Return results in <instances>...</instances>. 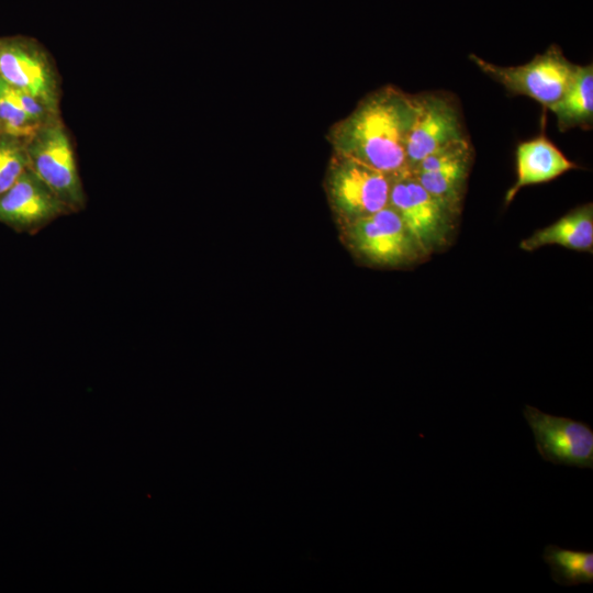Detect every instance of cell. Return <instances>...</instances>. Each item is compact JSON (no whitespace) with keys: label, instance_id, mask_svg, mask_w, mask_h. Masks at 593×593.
Instances as JSON below:
<instances>
[{"label":"cell","instance_id":"1","mask_svg":"<svg viewBox=\"0 0 593 593\" xmlns=\"http://www.w3.org/2000/svg\"><path fill=\"white\" fill-rule=\"evenodd\" d=\"M415 112V96L385 86L334 124L328 139L335 154L395 177L407 171L406 141Z\"/></svg>","mask_w":593,"mask_h":593},{"label":"cell","instance_id":"10","mask_svg":"<svg viewBox=\"0 0 593 593\" xmlns=\"http://www.w3.org/2000/svg\"><path fill=\"white\" fill-rule=\"evenodd\" d=\"M66 213L64 203L29 167L0 194V222L18 231L37 230Z\"/></svg>","mask_w":593,"mask_h":593},{"label":"cell","instance_id":"12","mask_svg":"<svg viewBox=\"0 0 593 593\" xmlns=\"http://www.w3.org/2000/svg\"><path fill=\"white\" fill-rule=\"evenodd\" d=\"M559 245L577 251L593 250V205L573 209L555 223L535 231L519 243V248L533 251L544 246Z\"/></svg>","mask_w":593,"mask_h":593},{"label":"cell","instance_id":"3","mask_svg":"<svg viewBox=\"0 0 593 593\" xmlns=\"http://www.w3.org/2000/svg\"><path fill=\"white\" fill-rule=\"evenodd\" d=\"M340 231L349 250L369 265L398 268L426 257L389 204L372 215L340 225Z\"/></svg>","mask_w":593,"mask_h":593},{"label":"cell","instance_id":"2","mask_svg":"<svg viewBox=\"0 0 593 593\" xmlns=\"http://www.w3.org/2000/svg\"><path fill=\"white\" fill-rule=\"evenodd\" d=\"M29 168L53 191L69 212L83 209L86 197L74 147L59 115L40 125L25 139Z\"/></svg>","mask_w":593,"mask_h":593},{"label":"cell","instance_id":"16","mask_svg":"<svg viewBox=\"0 0 593 593\" xmlns=\"http://www.w3.org/2000/svg\"><path fill=\"white\" fill-rule=\"evenodd\" d=\"M38 126L21 107L14 88L0 77V132L26 139Z\"/></svg>","mask_w":593,"mask_h":593},{"label":"cell","instance_id":"14","mask_svg":"<svg viewBox=\"0 0 593 593\" xmlns=\"http://www.w3.org/2000/svg\"><path fill=\"white\" fill-rule=\"evenodd\" d=\"M472 156L468 155L430 171L412 174L418 183L452 213L459 214Z\"/></svg>","mask_w":593,"mask_h":593},{"label":"cell","instance_id":"4","mask_svg":"<svg viewBox=\"0 0 593 593\" xmlns=\"http://www.w3.org/2000/svg\"><path fill=\"white\" fill-rule=\"evenodd\" d=\"M393 177L353 158L333 154L325 189L340 225L369 216L389 204Z\"/></svg>","mask_w":593,"mask_h":593},{"label":"cell","instance_id":"15","mask_svg":"<svg viewBox=\"0 0 593 593\" xmlns=\"http://www.w3.org/2000/svg\"><path fill=\"white\" fill-rule=\"evenodd\" d=\"M552 580L563 586L593 583V551L547 545L542 553Z\"/></svg>","mask_w":593,"mask_h":593},{"label":"cell","instance_id":"18","mask_svg":"<svg viewBox=\"0 0 593 593\" xmlns=\"http://www.w3.org/2000/svg\"><path fill=\"white\" fill-rule=\"evenodd\" d=\"M1 133V132H0Z\"/></svg>","mask_w":593,"mask_h":593},{"label":"cell","instance_id":"13","mask_svg":"<svg viewBox=\"0 0 593 593\" xmlns=\"http://www.w3.org/2000/svg\"><path fill=\"white\" fill-rule=\"evenodd\" d=\"M557 116L560 131L574 126L589 127L593 121V67L579 66L563 97L549 108Z\"/></svg>","mask_w":593,"mask_h":593},{"label":"cell","instance_id":"8","mask_svg":"<svg viewBox=\"0 0 593 593\" xmlns=\"http://www.w3.org/2000/svg\"><path fill=\"white\" fill-rule=\"evenodd\" d=\"M523 415L542 460L557 466L593 469V429L589 424L544 413L530 405H525Z\"/></svg>","mask_w":593,"mask_h":593},{"label":"cell","instance_id":"5","mask_svg":"<svg viewBox=\"0 0 593 593\" xmlns=\"http://www.w3.org/2000/svg\"><path fill=\"white\" fill-rule=\"evenodd\" d=\"M469 57L508 92L527 96L548 109L567 92L578 68V65L570 63L555 45L519 66H497L473 54Z\"/></svg>","mask_w":593,"mask_h":593},{"label":"cell","instance_id":"6","mask_svg":"<svg viewBox=\"0 0 593 593\" xmlns=\"http://www.w3.org/2000/svg\"><path fill=\"white\" fill-rule=\"evenodd\" d=\"M389 205L426 256L449 245L458 215L430 195L411 172L393 177Z\"/></svg>","mask_w":593,"mask_h":593},{"label":"cell","instance_id":"11","mask_svg":"<svg viewBox=\"0 0 593 593\" xmlns=\"http://www.w3.org/2000/svg\"><path fill=\"white\" fill-rule=\"evenodd\" d=\"M579 168L557 146L541 135L518 144L516 149V180L506 191L505 204L527 186L548 182L564 172Z\"/></svg>","mask_w":593,"mask_h":593},{"label":"cell","instance_id":"17","mask_svg":"<svg viewBox=\"0 0 593 593\" xmlns=\"http://www.w3.org/2000/svg\"><path fill=\"white\" fill-rule=\"evenodd\" d=\"M29 167L25 139L0 133V194Z\"/></svg>","mask_w":593,"mask_h":593},{"label":"cell","instance_id":"7","mask_svg":"<svg viewBox=\"0 0 593 593\" xmlns=\"http://www.w3.org/2000/svg\"><path fill=\"white\" fill-rule=\"evenodd\" d=\"M0 77L59 114L58 72L46 49L34 38L0 36Z\"/></svg>","mask_w":593,"mask_h":593},{"label":"cell","instance_id":"9","mask_svg":"<svg viewBox=\"0 0 593 593\" xmlns=\"http://www.w3.org/2000/svg\"><path fill=\"white\" fill-rule=\"evenodd\" d=\"M415 101L416 112L406 141L409 172L436 150L468 139L459 110L447 96L422 93L415 96Z\"/></svg>","mask_w":593,"mask_h":593}]
</instances>
